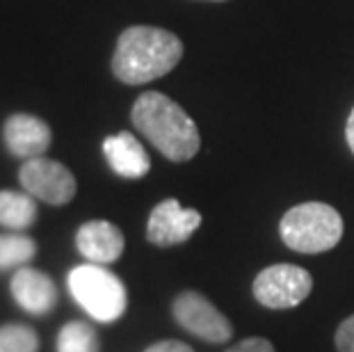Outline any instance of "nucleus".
I'll list each match as a JSON object with an SVG mask.
<instances>
[{
	"instance_id": "obj_18",
	"label": "nucleus",
	"mask_w": 354,
	"mask_h": 352,
	"mask_svg": "<svg viewBox=\"0 0 354 352\" xmlns=\"http://www.w3.org/2000/svg\"><path fill=\"white\" fill-rule=\"evenodd\" d=\"M227 352H274V346L268 339H261V336H252V339H245L236 343L233 348Z\"/></svg>"
},
{
	"instance_id": "obj_16",
	"label": "nucleus",
	"mask_w": 354,
	"mask_h": 352,
	"mask_svg": "<svg viewBox=\"0 0 354 352\" xmlns=\"http://www.w3.org/2000/svg\"><path fill=\"white\" fill-rule=\"evenodd\" d=\"M39 336L32 327L10 323L0 327V352H37Z\"/></svg>"
},
{
	"instance_id": "obj_13",
	"label": "nucleus",
	"mask_w": 354,
	"mask_h": 352,
	"mask_svg": "<svg viewBox=\"0 0 354 352\" xmlns=\"http://www.w3.org/2000/svg\"><path fill=\"white\" fill-rule=\"evenodd\" d=\"M37 220V201L28 192L0 190V227L24 231Z\"/></svg>"
},
{
	"instance_id": "obj_6",
	"label": "nucleus",
	"mask_w": 354,
	"mask_h": 352,
	"mask_svg": "<svg viewBox=\"0 0 354 352\" xmlns=\"http://www.w3.org/2000/svg\"><path fill=\"white\" fill-rule=\"evenodd\" d=\"M19 181L30 197L46 201L50 206H66L78 190L76 176L71 174L69 167L46 156L30 158L21 165Z\"/></svg>"
},
{
	"instance_id": "obj_10",
	"label": "nucleus",
	"mask_w": 354,
	"mask_h": 352,
	"mask_svg": "<svg viewBox=\"0 0 354 352\" xmlns=\"http://www.w3.org/2000/svg\"><path fill=\"white\" fill-rule=\"evenodd\" d=\"M17 304L32 316H48L57 306V286L46 272L35 268H19L10 281Z\"/></svg>"
},
{
	"instance_id": "obj_9",
	"label": "nucleus",
	"mask_w": 354,
	"mask_h": 352,
	"mask_svg": "<svg viewBox=\"0 0 354 352\" xmlns=\"http://www.w3.org/2000/svg\"><path fill=\"white\" fill-rule=\"evenodd\" d=\"M3 138L5 147L10 149L12 156L30 160L39 158V156L48 151L53 133L44 119L28 115V112H14V115L7 117L3 126Z\"/></svg>"
},
{
	"instance_id": "obj_11",
	"label": "nucleus",
	"mask_w": 354,
	"mask_h": 352,
	"mask_svg": "<svg viewBox=\"0 0 354 352\" xmlns=\"http://www.w3.org/2000/svg\"><path fill=\"white\" fill-rule=\"evenodd\" d=\"M76 247L89 263H115L124 254V234L108 220H89L78 229Z\"/></svg>"
},
{
	"instance_id": "obj_3",
	"label": "nucleus",
	"mask_w": 354,
	"mask_h": 352,
	"mask_svg": "<svg viewBox=\"0 0 354 352\" xmlns=\"http://www.w3.org/2000/svg\"><path fill=\"white\" fill-rule=\"evenodd\" d=\"M281 241L299 254H320L334 250L343 236V217L322 201L292 206L279 224Z\"/></svg>"
},
{
	"instance_id": "obj_4",
	"label": "nucleus",
	"mask_w": 354,
	"mask_h": 352,
	"mask_svg": "<svg viewBox=\"0 0 354 352\" xmlns=\"http://www.w3.org/2000/svg\"><path fill=\"white\" fill-rule=\"evenodd\" d=\"M69 290L73 299L99 323H115L128 306L122 279L99 263H85L69 272Z\"/></svg>"
},
{
	"instance_id": "obj_15",
	"label": "nucleus",
	"mask_w": 354,
	"mask_h": 352,
	"mask_svg": "<svg viewBox=\"0 0 354 352\" xmlns=\"http://www.w3.org/2000/svg\"><path fill=\"white\" fill-rule=\"evenodd\" d=\"M57 352H101L96 329L80 320L66 323L57 334Z\"/></svg>"
},
{
	"instance_id": "obj_19",
	"label": "nucleus",
	"mask_w": 354,
	"mask_h": 352,
	"mask_svg": "<svg viewBox=\"0 0 354 352\" xmlns=\"http://www.w3.org/2000/svg\"><path fill=\"white\" fill-rule=\"evenodd\" d=\"M145 352H194L187 343L183 341H174V339H169V341H160V343H153V346H149Z\"/></svg>"
},
{
	"instance_id": "obj_8",
	"label": "nucleus",
	"mask_w": 354,
	"mask_h": 352,
	"mask_svg": "<svg viewBox=\"0 0 354 352\" xmlns=\"http://www.w3.org/2000/svg\"><path fill=\"white\" fill-rule=\"evenodd\" d=\"M201 227V215L194 208H183L176 199L160 201L147 224V241L156 247H171L190 241V236Z\"/></svg>"
},
{
	"instance_id": "obj_20",
	"label": "nucleus",
	"mask_w": 354,
	"mask_h": 352,
	"mask_svg": "<svg viewBox=\"0 0 354 352\" xmlns=\"http://www.w3.org/2000/svg\"><path fill=\"white\" fill-rule=\"evenodd\" d=\"M345 140H348V147L352 149V154H354V110L350 112L348 126H345Z\"/></svg>"
},
{
	"instance_id": "obj_12",
	"label": "nucleus",
	"mask_w": 354,
	"mask_h": 352,
	"mask_svg": "<svg viewBox=\"0 0 354 352\" xmlns=\"http://www.w3.org/2000/svg\"><path fill=\"white\" fill-rule=\"evenodd\" d=\"M103 154L105 160L112 167V172L124 178H142L151 169V160L145 147L133 133H119V136H110L103 140Z\"/></svg>"
},
{
	"instance_id": "obj_1",
	"label": "nucleus",
	"mask_w": 354,
	"mask_h": 352,
	"mask_svg": "<svg viewBox=\"0 0 354 352\" xmlns=\"http://www.w3.org/2000/svg\"><path fill=\"white\" fill-rule=\"evenodd\" d=\"M183 57V44L169 30L133 26L122 33L112 55V71L126 85H145L169 73Z\"/></svg>"
},
{
	"instance_id": "obj_7",
	"label": "nucleus",
	"mask_w": 354,
	"mask_h": 352,
	"mask_svg": "<svg viewBox=\"0 0 354 352\" xmlns=\"http://www.w3.org/2000/svg\"><path fill=\"white\" fill-rule=\"evenodd\" d=\"M171 316L185 332L208 343H227L233 334L229 318L197 290L180 293L171 304Z\"/></svg>"
},
{
	"instance_id": "obj_5",
	"label": "nucleus",
	"mask_w": 354,
	"mask_h": 352,
	"mask_svg": "<svg viewBox=\"0 0 354 352\" xmlns=\"http://www.w3.org/2000/svg\"><path fill=\"white\" fill-rule=\"evenodd\" d=\"M313 288L308 270L290 263H277L261 270L254 279V297L268 309H292L302 304Z\"/></svg>"
},
{
	"instance_id": "obj_17",
	"label": "nucleus",
	"mask_w": 354,
	"mask_h": 352,
	"mask_svg": "<svg viewBox=\"0 0 354 352\" xmlns=\"http://www.w3.org/2000/svg\"><path fill=\"white\" fill-rule=\"evenodd\" d=\"M336 350L354 352V316L345 318L341 327L336 329Z\"/></svg>"
},
{
	"instance_id": "obj_14",
	"label": "nucleus",
	"mask_w": 354,
	"mask_h": 352,
	"mask_svg": "<svg viewBox=\"0 0 354 352\" xmlns=\"http://www.w3.org/2000/svg\"><path fill=\"white\" fill-rule=\"evenodd\" d=\"M37 257V243L30 236L5 234L0 236V272L26 268Z\"/></svg>"
},
{
	"instance_id": "obj_2",
	"label": "nucleus",
	"mask_w": 354,
	"mask_h": 352,
	"mask_svg": "<svg viewBox=\"0 0 354 352\" xmlns=\"http://www.w3.org/2000/svg\"><path fill=\"white\" fill-rule=\"evenodd\" d=\"M131 119L142 136L171 163H187L197 156L201 138L192 117L160 92H145L135 101Z\"/></svg>"
}]
</instances>
